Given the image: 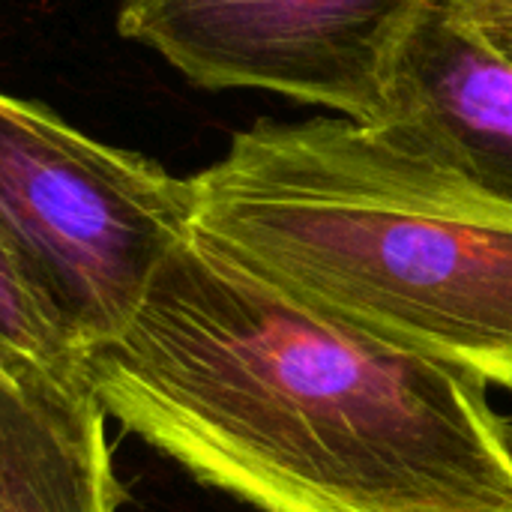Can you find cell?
<instances>
[{
    "label": "cell",
    "instance_id": "2",
    "mask_svg": "<svg viewBox=\"0 0 512 512\" xmlns=\"http://www.w3.org/2000/svg\"><path fill=\"white\" fill-rule=\"evenodd\" d=\"M192 234L315 312L512 390V204L384 126L258 120L189 177Z\"/></svg>",
    "mask_w": 512,
    "mask_h": 512
},
{
    "label": "cell",
    "instance_id": "5",
    "mask_svg": "<svg viewBox=\"0 0 512 512\" xmlns=\"http://www.w3.org/2000/svg\"><path fill=\"white\" fill-rule=\"evenodd\" d=\"M378 126L512 204V57L462 0H432L417 15Z\"/></svg>",
    "mask_w": 512,
    "mask_h": 512
},
{
    "label": "cell",
    "instance_id": "7",
    "mask_svg": "<svg viewBox=\"0 0 512 512\" xmlns=\"http://www.w3.org/2000/svg\"><path fill=\"white\" fill-rule=\"evenodd\" d=\"M0 372L81 375L78 354L36 303L6 246L0 243Z\"/></svg>",
    "mask_w": 512,
    "mask_h": 512
},
{
    "label": "cell",
    "instance_id": "9",
    "mask_svg": "<svg viewBox=\"0 0 512 512\" xmlns=\"http://www.w3.org/2000/svg\"><path fill=\"white\" fill-rule=\"evenodd\" d=\"M150 0H120V12H126V9H141V6H147Z\"/></svg>",
    "mask_w": 512,
    "mask_h": 512
},
{
    "label": "cell",
    "instance_id": "3",
    "mask_svg": "<svg viewBox=\"0 0 512 512\" xmlns=\"http://www.w3.org/2000/svg\"><path fill=\"white\" fill-rule=\"evenodd\" d=\"M192 219V180L0 93V243L78 357L129 324Z\"/></svg>",
    "mask_w": 512,
    "mask_h": 512
},
{
    "label": "cell",
    "instance_id": "8",
    "mask_svg": "<svg viewBox=\"0 0 512 512\" xmlns=\"http://www.w3.org/2000/svg\"><path fill=\"white\" fill-rule=\"evenodd\" d=\"M465 15L512 57V0H462Z\"/></svg>",
    "mask_w": 512,
    "mask_h": 512
},
{
    "label": "cell",
    "instance_id": "1",
    "mask_svg": "<svg viewBox=\"0 0 512 512\" xmlns=\"http://www.w3.org/2000/svg\"><path fill=\"white\" fill-rule=\"evenodd\" d=\"M129 432L258 512H512L486 384L363 336L195 234L78 357Z\"/></svg>",
    "mask_w": 512,
    "mask_h": 512
},
{
    "label": "cell",
    "instance_id": "6",
    "mask_svg": "<svg viewBox=\"0 0 512 512\" xmlns=\"http://www.w3.org/2000/svg\"><path fill=\"white\" fill-rule=\"evenodd\" d=\"M105 417L81 375L0 372V512H117Z\"/></svg>",
    "mask_w": 512,
    "mask_h": 512
},
{
    "label": "cell",
    "instance_id": "4",
    "mask_svg": "<svg viewBox=\"0 0 512 512\" xmlns=\"http://www.w3.org/2000/svg\"><path fill=\"white\" fill-rule=\"evenodd\" d=\"M432 0H150L117 15L207 90H267L378 126L405 36Z\"/></svg>",
    "mask_w": 512,
    "mask_h": 512
}]
</instances>
